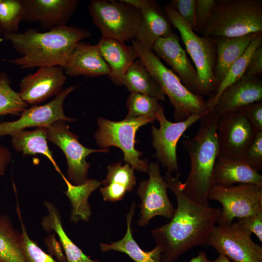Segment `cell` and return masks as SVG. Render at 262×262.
Segmentation results:
<instances>
[{
  "label": "cell",
  "instance_id": "obj_37",
  "mask_svg": "<svg viewBox=\"0 0 262 262\" xmlns=\"http://www.w3.org/2000/svg\"><path fill=\"white\" fill-rule=\"evenodd\" d=\"M240 159L258 172L262 170V131L256 133Z\"/></svg>",
  "mask_w": 262,
  "mask_h": 262
},
{
  "label": "cell",
  "instance_id": "obj_13",
  "mask_svg": "<svg viewBox=\"0 0 262 262\" xmlns=\"http://www.w3.org/2000/svg\"><path fill=\"white\" fill-rule=\"evenodd\" d=\"M147 173L148 179L140 182L137 192L141 200L139 226L147 225L156 216L171 219L175 211L168 197L167 185L161 175L159 164L150 163Z\"/></svg>",
  "mask_w": 262,
  "mask_h": 262
},
{
  "label": "cell",
  "instance_id": "obj_42",
  "mask_svg": "<svg viewBox=\"0 0 262 262\" xmlns=\"http://www.w3.org/2000/svg\"><path fill=\"white\" fill-rule=\"evenodd\" d=\"M262 73V45L251 56L245 75L258 77Z\"/></svg>",
  "mask_w": 262,
  "mask_h": 262
},
{
  "label": "cell",
  "instance_id": "obj_20",
  "mask_svg": "<svg viewBox=\"0 0 262 262\" xmlns=\"http://www.w3.org/2000/svg\"><path fill=\"white\" fill-rule=\"evenodd\" d=\"M152 51L172 68L188 89L198 94L196 70L175 34L173 33L169 36L159 38L153 45Z\"/></svg>",
  "mask_w": 262,
  "mask_h": 262
},
{
  "label": "cell",
  "instance_id": "obj_1",
  "mask_svg": "<svg viewBox=\"0 0 262 262\" xmlns=\"http://www.w3.org/2000/svg\"><path fill=\"white\" fill-rule=\"evenodd\" d=\"M180 176L165 172L164 178L176 196L177 207L169 223L151 231L156 246L161 249L162 262H176L193 247L205 245L220 214L219 209L201 205L185 195Z\"/></svg>",
  "mask_w": 262,
  "mask_h": 262
},
{
  "label": "cell",
  "instance_id": "obj_46",
  "mask_svg": "<svg viewBox=\"0 0 262 262\" xmlns=\"http://www.w3.org/2000/svg\"><path fill=\"white\" fill-rule=\"evenodd\" d=\"M0 262H3V261H2L0 260Z\"/></svg>",
  "mask_w": 262,
  "mask_h": 262
},
{
  "label": "cell",
  "instance_id": "obj_9",
  "mask_svg": "<svg viewBox=\"0 0 262 262\" xmlns=\"http://www.w3.org/2000/svg\"><path fill=\"white\" fill-rule=\"evenodd\" d=\"M208 200L222 206L218 225H229L235 218L253 215L262 211V186L251 184L237 185H213Z\"/></svg>",
  "mask_w": 262,
  "mask_h": 262
},
{
  "label": "cell",
  "instance_id": "obj_27",
  "mask_svg": "<svg viewBox=\"0 0 262 262\" xmlns=\"http://www.w3.org/2000/svg\"><path fill=\"white\" fill-rule=\"evenodd\" d=\"M44 205L48 214L43 217L42 225L46 230L53 231L58 235L66 262H99L85 255L69 238L63 229L60 213L56 207L47 201L44 202Z\"/></svg>",
  "mask_w": 262,
  "mask_h": 262
},
{
  "label": "cell",
  "instance_id": "obj_3",
  "mask_svg": "<svg viewBox=\"0 0 262 262\" xmlns=\"http://www.w3.org/2000/svg\"><path fill=\"white\" fill-rule=\"evenodd\" d=\"M220 116L210 110L199 120V128L182 144L190 161V169L181 183L183 192L195 202L210 206L208 195L213 185V173L219 154L217 124Z\"/></svg>",
  "mask_w": 262,
  "mask_h": 262
},
{
  "label": "cell",
  "instance_id": "obj_21",
  "mask_svg": "<svg viewBox=\"0 0 262 262\" xmlns=\"http://www.w3.org/2000/svg\"><path fill=\"white\" fill-rule=\"evenodd\" d=\"M68 76L95 77L109 75V67L102 58L97 45L79 42L62 67Z\"/></svg>",
  "mask_w": 262,
  "mask_h": 262
},
{
  "label": "cell",
  "instance_id": "obj_14",
  "mask_svg": "<svg viewBox=\"0 0 262 262\" xmlns=\"http://www.w3.org/2000/svg\"><path fill=\"white\" fill-rule=\"evenodd\" d=\"M75 88L71 86L62 89L54 99L42 105H33L25 109L20 117L13 121L0 122V136L14 133L31 127L47 128L59 121L73 122L75 120L66 115L63 102L66 97Z\"/></svg>",
  "mask_w": 262,
  "mask_h": 262
},
{
  "label": "cell",
  "instance_id": "obj_38",
  "mask_svg": "<svg viewBox=\"0 0 262 262\" xmlns=\"http://www.w3.org/2000/svg\"><path fill=\"white\" fill-rule=\"evenodd\" d=\"M169 5L194 31H197L196 0H173Z\"/></svg>",
  "mask_w": 262,
  "mask_h": 262
},
{
  "label": "cell",
  "instance_id": "obj_16",
  "mask_svg": "<svg viewBox=\"0 0 262 262\" xmlns=\"http://www.w3.org/2000/svg\"><path fill=\"white\" fill-rule=\"evenodd\" d=\"M21 21L37 22L45 30L66 25L76 11L78 0H20Z\"/></svg>",
  "mask_w": 262,
  "mask_h": 262
},
{
  "label": "cell",
  "instance_id": "obj_41",
  "mask_svg": "<svg viewBox=\"0 0 262 262\" xmlns=\"http://www.w3.org/2000/svg\"><path fill=\"white\" fill-rule=\"evenodd\" d=\"M244 229L254 233L262 242V211L259 213L239 218L237 222Z\"/></svg>",
  "mask_w": 262,
  "mask_h": 262
},
{
  "label": "cell",
  "instance_id": "obj_10",
  "mask_svg": "<svg viewBox=\"0 0 262 262\" xmlns=\"http://www.w3.org/2000/svg\"><path fill=\"white\" fill-rule=\"evenodd\" d=\"M251 233L236 222L216 225L205 245L234 262H262V247L251 239Z\"/></svg>",
  "mask_w": 262,
  "mask_h": 262
},
{
  "label": "cell",
  "instance_id": "obj_22",
  "mask_svg": "<svg viewBox=\"0 0 262 262\" xmlns=\"http://www.w3.org/2000/svg\"><path fill=\"white\" fill-rule=\"evenodd\" d=\"M97 45L109 67V77L115 84L122 85L126 71L138 58L135 49L124 42L104 37Z\"/></svg>",
  "mask_w": 262,
  "mask_h": 262
},
{
  "label": "cell",
  "instance_id": "obj_2",
  "mask_svg": "<svg viewBox=\"0 0 262 262\" xmlns=\"http://www.w3.org/2000/svg\"><path fill=\"white\" fill-rule=\"evenodd\" d=\"M87 30L66 25L40 32L34 28L3 37L20 57L1 60L21 68L59 66L63 67L76 44L89 37Z\"/></svg>",
  "mask_w": 262,
  "mask_h": 262
},
{
  "label": "cell",
  "instance_id": "obj_45",
  "mask_svg": "<svg viewBox=\"0 0 262 262\" xmlns=\"http://www.w3.org/2000/svg\"><path fill=\"white\" fill-rule=\"evenodd\" d=\"M209 262H231L227 257L225 256L219 255V256L214 260L211 261L209 260Z\"/></svg>",
  "mask_w": 262,
  "mask_h": 262
},
{
  "label": "cell",
  "instance_id": "obj_7",
  "mask_svg": "<svg viewBox=\"0 0 262 262\" xmlns=\"http://www.w3.org/2000/svg\"><path fill=\"white\" fill-rule=\"evenodd\" d=\"M155 120L143 116L114 121L100 117L98 119V128L94 135L96 143L104 149H108L111 146L118 147L124 154L126 163L133 169L147 173L149 164L146 160L140 158L142 153L135 148V136L141 127Z\"/></svg>",
  "mask_w": 262,
  "mask_h": 262
},
{
  "label": "cell",
  "instance_id": "obj_43",
  "mask_svg": "<svg viewBox=\"0 0 262 262\" xmlns=\"http://www.w3.org/2000/svg\"><path fill=\"white\" fill-rule=\"evenodd\" d=\"M11 159L12 153L10 150L0 144V176L4 175L6 167Z\"/></svg>",
  "mask_w": 262,
  "mask_h": 262
},
{
  "label": "cell",
  "instance_id": "obj_4",
  "mask_svg": "<svg viewBox=\"0 0 262 262\" xmlns=\"http://www.w3.org/2000/svg\"><path fill=\"white\" fill-rule=\"evenodd\" d=\"M132 47L139 60L147 68L174 107L176 122L185 120L195 115L207 113L209 110L203 97L188 89L180 79L166 67L152 50L144 48L137 40Z\"/></svg>",
  "mask_w": 262,
  "mask_h": 262
},
{
  "label": "cell",
  "instance_id": "obj_34",
  "mask_svg": "<svg viewBox=\"0 0 262 262\" xmlns=\"http://www.w3.org/2000/svg\"><path fill=\"white\" fill-rule=\"evenodd\" d=\"M21 17L20 0H1L0 2V36L4 37L17 33Z\"/></svg>",
  "mask_w": 262,
  "mask_h": 262
},
{
  "label": "cell",
  "instance_id": "obj_32",
  "mask_svg": "<svg viewBox=\"0 0 262 262\" xmlns=\"http://www.w3.org/2000/svg\"><path fill=\"white\" fill-rule=\"evenodd\" d=\"M0 260L26 262L22 250L21 233L14 229L5 215H0Z\"/></svg>",
  "mask_w": 262,
  "mask_h": 262
},
{
  "label": "cell",
  "instance_id": "obj_39",
  "mask_svg": "<svg viewBox=\"0 0 262 262\" xmlns=\"http://www.w3.org/2000/svg\"><path fill=\"white\" fill-rule=\"evenodd\" d=\"M216 4L215 0H196V31L203 32Z\"/></svg>",
  "mask_w": 262,
  "mask_h": 262
},
{
  "label": "cell",
  "instance_id": "obj_33",
  "mask_svg": "<svg viewBox=\"0 0 262 262\" xmlns=\"http://www.w3.org/2000/svg\"><path fill=\"white\" fill-rule=\"evenodd\" d=\"M11 83L7 74L0 72V115H20L28 106L12 89Z\"/></svg>",
  "mask_w": 262,
  "mask_h": 262
},
{
  "label": "cell",
  "instance_id": "obj_26",
  "mask_svg": "<svg viewBox=\"0 0 262 262\" xmlns=\"http://www.w3.org/2000/svg\"><path fill=\"white\" fill-rule=\"evenodd\" d=\"M136 203L133 201L126 214L127 230L122 239L109 244L101 243L102 252L113 250L124 253L134 262H162L161 249L157 246L149 251L142 249L133 238L131 224L135 210Z\"/></svg>",
  "mask_w": 262,
  "mask_h": 262
},
{
  "label": "cell",
  "instance_id": "obj_5",
  "mask_svg": "<svg viewBox=\"0 0 262 262\" xmlns=\"http://www.w3.org/2000/svg\"><path fill=\"white\" fill-rule=\"evenodd\" d=\"M262 32V0H216L203 33L213 39Z\"/></svg>",
  "mask_w": 262,
  "mask_h": 262
},
{
  "label": "cell",
  "instance_id": "obj_15",
  "mask_svg": "<svg viewBox=\"0 0 262 262\" xmlns=\"http://www.w3.org/2000/svg\"><path fill=\"white\" fill-rule=\"evenodd\" d=\"M216 131L219 155L232 159L242 157L257 132L241 110L221 116Z\"/></svg>",
  "mask_w": 262,
  "mask_h": 262
},
{
  "label": "cell",
  "instance_id": "obj_28",
  "mask_svg": "<svg viewBox=\"0 0 262 262\" xmlns=\"http://www.w3.org/2000/svg\"><path fill=\"white\" fill-rule=\"evenodd\" d=\"M67 186L64 193L69 198L72 207L70 221L77 223L79 221H88L91 215L88 202L90 195L101 185V182L94 179H88L84 183L74 185L62 174Z\"/></svg>",
  "mask_w": 262,
  "mask_h": 262
},
{
  "label": "cell",
  "instance_id": "obj_17",
  "mask_svg": "<svg viewBox=\"0 0 262 262\" xmlns=\"http://www.w3.org/2000/svg\"><path fill=\"white\" fill-rule=\"evenodd\" d=\"M66 81L62 67L49 66L39 67L25 76L19 83V95L28 105H37L61 90Z\"/></svg>",
  "mask_w": 262,
  "mask_h": 262
},
{
  "label": "cell",
  "instance_id": "obj_30",
  "mask_svg": "<svg viewBox=\"0 0 262 262\" xmlns=\"http://www.w3.org/2000/svg\"><path fill=\"white\" fill-rule=\"evenodd\" d=\"M122 85L125 86L131 93L147 95L159 100L165 99L163 90L139 60L128 68L123 77Z\"/></svg>",
  "mask_w": 262,
  "mask_h": 262
},
{
  "label": "cell",
  "instance_id": "obj_11",
  "mask_svg": "<svg viewBox=\"0 0 262 262\" xmlns=\"http://www.w3.org/2000/svg\"><path fill=\"white\" fill-rule=\"evenodd\" d=\"M47 139L57 146L65 154L67 161V180L79 185L87 180L90 164L86 157L95 152H108V149H91L83 146L78 136L72 132L65 121L54 122L47 128Z\"/></svg>",
  "mask_w": 262,
  "mask_h": 262
},
{
  "label": "cell",
  "instance_id": "obj_24",
  "mask_svg": "<svg viewBox=\"0 0 262 262\" xmlns=\"http://www.w3.org/2000/svg\"><path fill=\"white\" fill-rule=\"evenodd\" d=\"M256 33L237 37H219L213 39L216 50L214 75L217 85L225 77L231 66L246 50Z\"/></svg>",
  "mask_w": 262,
  "mask_h": 262
},
{
  "label": "cell",
  "instance_id": "obj_31",
  "mask_svg": "<svg viewBox=\"0 0 262 262\" xmlns=\"http://www.w3.org/2000/svg\"><path fill=\"white\" fill-rule=\"evenodd\" d=\"M262 45V32L256 33L244 54L231 66L225 77L217 85L213 95L207 102L208 109H213L222 92L245 74L249 59L254 50Z\"/></svg>",
  "mask_w": 262,
  "mask_h": 262
},
{
  "label": "cell",
  "instance_id": "obj_19",
  "mask_svg": "<svg viewBox=\"0 0 262 262\" xmlns=\"http://www.w3.org/2000/svg\"><path fill=\"white\" fill-rule=\"evenodd\" d=\"M256 102H262V81L244 75L222 92L211 110L220 117Z\"/></svg>",
  "mask_w": 262,
  "mask_h": 262
},
{
  "label": "cell",
  "instance_id": "obj_44",
  "mask_svg": "<svg viewBox=\"0 0 262 262\" xmlns=\"http://www.w3.org/2000/svg\"><path fill=\"white\" fill-rule=\"evenodd\" d=\"M207 255L205 251H201L195 257H193L189 262H209Z\"/></svg>",
  "mask_w": 262,
  "mask_h": 262
},
{
  "label": "cell",
  "instance_id": "obj_40",
  "mask_svg": "<svg viewBox=\"0 0 262 262\" xmlns=\"http://www.w3.org/2000/svg\"><path fill=\"white\" fill-rule=\"evenodd\" d=\"M240 110L256 131H262V102L251 103Z\"/></svg>",
  "mask_w": 262,
  "mask_h": 262
},
{
  "label": "cell",
  "instance_id": "obj_29",
  "mask_svg": "<svg viewBox=\"0 0 262 262\" xmlns=\"http://www.w3.org/2000/svg\"><path fill=\"white\" fill-rule=\"evenodd\" d=\"M13 147L23 155L37 154L45 156L61 175L62 174L54 160L47 144V128H38L32 131H20L11 135Z\"/></svg>",
  "mask_w": 262,
  "mask_h": 262
},
{
  "label": "cell",
  "instance_id": "obj_25",
  "mask_svg": "<svg viewBox=\"0 0 262 262\" xmlns=\"http://www.w3.org/2000/svg\"><path fill=\"white\" fill-rule=\"evenodd\" d=\"M136 183L133 168L128 163L123 165L121 162H116L108 166L107 174L101 181L103 186L99 191L104 201L116 202L132 191Z\"/></svg>",
  "mask_w": 262,
  "mask_h": 262
},
{
  "label": "cell",
  "instance_id": "obj_12",
  "mask_svg": "<svg viewBox=\"0 0 262 262\" xmlns=\"http://www.w3.org/2000/svg\"><path fill=\"white\" fill-rule=\"evenodd\" d=\"M205 114L195 115L184 120L172 122L165 117L163 107L157 112L155 117L160 127H152V145L157 159L167 171L172 173L179 171L176 152L178 143L184 132Z\"/></svg>",
  "mask_w": 262,
  "mask_h": 262
},
{
  "label": "cell",
  "instance_id": "obj_35",
  "mask_svg": "<svg viewBox=\"0 0 262 262\" xmlns=\"http://www.w3.org/2000/svg\"><path fill=\"white\" fill-rule=\"evenodd\" d=\"M157 98L137 93H131L127 100L128 113L126 118L146 116L154 118L159 109L162 107Z\"/></svg>",
  "mask_w": 262,
  "mask_h": 262
},
{
  "label": "cell",
  "instance_id": "obj_36",
  "mask_svg": "<svg viewBox=\"0 0 262 262\" xmlns=\"http://www.w3.org/2000/svg\"><path fill=\"white\" fill-rule=\"evenodd\" d=\"M16 211L22 229L20 233L22 250L26 262H58L29 237L22 220L18 205H17Z\"/></svg>",
  "mask_w": 262,
  "mask_h": 262
},
{
  "label": "cell",
  "instance_id": "obj_23",
  "mask_svg": "<svg viewBox=\"0 0 262 262\" xmlns=\"http://www.w3.org/2000/svg\"><path fill=\"white\" fill-rule=\"evenodd\" d=\"M235 183L262 186V175L240 159L226 158L219 154L213 169V185Z\"/></svg>",
  "mask_w": 262,
  "mask_h": 262
},
{
  "label": "cell",
  "instance_id": "obj_18",
  "mask_svg": "<svg viewBox=\"0 0 262 262\" xmlns=\"http://www.w3.org/2000/svg\"><path fill=\"white\" fill-rule=\"evenodd\" d=\"M140 12L141 21L136 36L144 48L152 50L154 44L160 37L174 33L171 23L156 1L152 0H125Z\"/></svg>",
  "mask_w": 262,
  "mask_h": 262
},
{
  "label": "cell",
  "instance_id": "obj_8",
  "mask_svg": "<svg viewBox=\"0 0 262 262\" xmlns=\"http://www.w3.org/2000/svg\"><path fill=\"white\" fill-rule=\"evenodd\" d=\"M89 11L102 37L122 42L136 37L141 19L140 11L125 0H93Z\"/></svg>",
  "mask_w": 262,
  "mask_h": 262
},
{
  "label": "cell",
  "instance_id": "obj_47",
  "mask_svg": "<svg viewBox=\"0 0 262 262\" xmlns=\"http://www.w3.org/2000/svg\"><path fill=\"white\" fill-rule=\"evenodd\" d=\"M1 0H0V2L1 1Z\"/></svg>",
  "mask_w": 262,
  "mask_h": 262
},
{
  "label": "cell",
  "instance_id": "obj_6",
  "mask_svg": "<svg viewBox=\"0 0 262 262\" xmlns=\"http://www.w3.org/2000/svg\"><path fill=\"white\" fill-rule=\"evenodd\" d=\"M164 8L171 24L179 32L195 65L198 94L202 97L213 94L217 84L214 75L216 50L213 39L206 36L197 35L169 4Z\"/></svg>",
  "mask_w": 262,
  "mask_h": 262
}]
</instances>
